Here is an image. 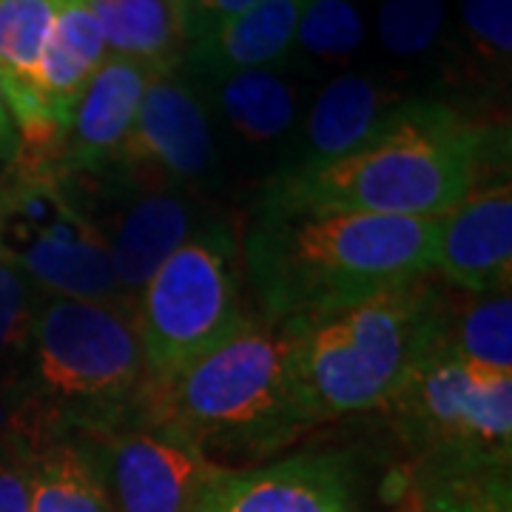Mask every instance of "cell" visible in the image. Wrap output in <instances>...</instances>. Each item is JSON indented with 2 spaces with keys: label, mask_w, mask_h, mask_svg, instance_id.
<instances>
[{
  "label": "cell",
  "mask_w": 512,
  "mask_h": 512,
  "mask_svg": "<svg viewBox=\"0 0 512 512\" xmlns=\"http://www.w3.org/2000/svg\"><path fill=\"white\" fill-rule=\"evenodd\" d=\"M430 481L510 473L512 376L467 365L436 342L384 404Z\"/></svg>",
  "instance_id": "cell-6"
},
{
  "label": "cell",
  "mask_w": 512,
  "mask_h": 512,
  "mask_svg": "<svg viewBox=\"0 0 512 512\" xmlns=\"http://www.w3.org/2000/svg\"><path fill=\"white\" fill-rule=\"evenodd\" d=\"M461 43L470 63L490 74H507L512 55V0H464Z\"/></svg>",
  "instance_id": "cell-25"
},
{
  "label": "cell",
  "mask_w": 512,
  "mask_h": 512,
  "mask_svg": "<svg viewBox=\"0 0 512 512\" xmlns=\"http://www.w3.org/2000/svg\"><path fill=\"white\" fill-rule=\"evenodd\" d=\"M345 456L299 453L254 470H222L200 512H350Z\"/></svg>",
  "instance_id": "cell-12"
},
{
  "label": "cell",
  "mask_w": 512,
  "mask_h": 512,
  "mask_svg": "<svg viewBox=\"0 0 512 512\" xmlns=\"http://www.w3.org/2000/svg\"><path fill=\"white\" fill-rule=\"evenodd\" d=\"M242 319L234 231L225 222L202 225L154 271L134 302L151 382L197 362Z\"/></svg>",
  "instance_id": "cell-8"
},
{
  "label": "cell",
  "mask_w": 512,
  "mask_h": 512,
  "mask_svg": "<svg viewBox=\"0 0 512 512\" xmlns=\"http://www.w3.org/2000/svg\"><path fill=\"white\" fill-rule=\"evenodd\" d=\"M18 154V128L12 123V114L3 97V86H0V163L12 160Z\"/></svg>",
  "instance_id": "cell-31"
},
{
  "label": "cell",
  "mask_w": 512,
  "mask_h": 512,
  "mask_svg": "<svg viewBox=\"0 0 512 512\" xmlns=\"http://www.w3.org/2000/svg\"><path fill=\"white\" fill-rule=\"evenodd\" d=\"M109 57L103 29L86 0H60L55 26L43 52L40 92L57 134L69 126L80 94Z\"/></svg>",
  "instance_id": "cell-18"
},
{
  "label": "cell",
  "mask_w": 512,
  "mask_h": 512,
  "mask_svg": "<svg viewBox=\"0 0 512 512\" xmlns=\"http://www.w3.org/2000/svg\"><path fill=\"white\" fill-rule=\"evenodd\" d=\"M439 345L467 365L512 376L510 291L473 293L458 311L447 299Z\"/></svg>",
  "instance_id": "cell-22"
},
{
  "label": "cell",
  "mask_w": 512,
  "mask_h": 512,
  "mask_svg": "<svg viewBox=\"0 0 512 512\" xmlns=\"http://www.w3.org/2000/svg\"><path fill=\"white\" fill-rule=\"evenodd\" d=\"M433 271L467 293L510 291L512 185L498 157L484 163L467 197L439 217Z\"/></svg>",
  "instance_id": "cell-11"
},
{
  "label": "cell",
  "mask_w": 512,
  "mask_h": 512,
  "mask_svg": "<svg viewBox=\"0 0 512 512\" xmlns=\"http://www.w3.org/2000/svg\"><path fill=\"white\" fill-rule=\"evenodd\" d=\"M40 302L35 285L0 254V382H20Z\"/></svg>",
  "instance_id": "cell-23"
},
{
  "label": "cell",
  "mask_w": 512,
  "mask_h": 512,
  "mask_svg": "<svg viewBox=\"0 0 512 512\" xmlns=\"http://www.w3.org/2000/svg\"><path fill=\"white\" fill-rule=\"evenodd\" d=\"M18 439L0 447V512H32V447Z\"/></svg>",
  "instance_id": "cell-28"
},
{
  "label": "cell",
  "mask_w": 512,
  "mask_h": 512,
  "mask_svg": "<svg viewBox=\"0 0 512 512\" xmlns=\"http://www.w3.org/2000/svg\"><path fill=\"white\" fill-rule=\"evenodd\" d=\"M92 458L111 512H200L225 467L174 427L128 421L74 436Z\"/></svg>",
  "instance_id": "cell-9"
},
{
  "label": "cell",
  "mask_w": 512,
  "mask_h": 512,
  "mask_svg": "<svg viewBox=\"0 0 512 512\" xmlns=\"http://www.w3.org/2000/svg\"><path fill=\"white\" fill-rule=\"evenodd\" d=\"M439 217H382L259 202L245 231V268L259 313L288 322L348 308L433 274Z\"/></svg>",
  "instance_id": "cell-1"
},
{
  "label": "cell",
  "mask_w": 512,
  "mask_h": 512,
  "mask_svg": "<svg viewBox=\"0 0 512 512\" xmlns=\"http://www.w3.org/2000/svg\"><path fill=\"white\" fill-rule=\"evenodd\" d=\"M399 103V94L370 77L339 74L316 97L305 120L299 154L285 168H319L348 157L382 126Z\"/></svg>",
  "instance_id": "cell-17"
},
{
  "label": "cell",
  "mask_w": 512,
  "mask_h": 512,
  "mask_svg": "<svg viewBox=\"0 0 512 512\" xmlns=\"http://www.w3.org/2000/svg\"><path fill=\"white\" fill-rule=\"evenodd\" d=\"M308 0H259L185 49V63L208 80L225 74L274 69L293 52L299 18Z\"/></svg>",
  "instance_id": "cell-16"
},
{
  "label": "cell",
  "mask_w": 512,
  "mask_h": 512,
  "mask_svg": "<svg viewBox=\"0 0 512 512\" xmlns=\"http://www.w3.org/2000/svg\"><path fill=\"white\" fill-rule=\"evenodd\" d=\"M365 37V20L350 0H308L293 49L322 63H345Z\"/></svg>",
  "instance_id": "cell-24"
},
{
  "label": "cell",
  "mask_w": 512,
  "mask_h": 512,
  "mask_svg": "<svg viewBox=\"0 0 512 512\" xmlns=\"http://www.w3.org/2000/svg\"><path fill=\"white\" fill-rule=\"evenodd\" d=\"M444 311L447 296L424 274L339 311L288 319L293 390L305 424L384 407L436 348Z\"/></svg>",
  "instance_id": "cell-3"
},
{
  "label": "cell",
  "mask_w": 512,
  "mask_h": 512,
  "mask_svg": "<svg viewBox=\"0 0 512 512\" xmlns=\"http://www.w3.org/2000/svg\"><path fill=\"white\" fill-rule=\"evenodd\" d=\"M23 163L18 180L0 194V254L18 265L40 296L131 308L92 208H83L80 180L60 174L55 160Z\"/></svg>",
  "instance_id": "cell-7"
},
{
  "label": "cell",
  "mask_w": 512,
  "mask_h": 512,
  "mask_svg": "<svg viewBox=\"0 0 512 512\" xmlns=\"http://www.w3.org/2000/svg\"><path fill=\"white\" fill-rule=\"evenodd\" d=\"M32 512H111L92 458L74 436L32 447Z\"/></svg>",
  "instance_id": "cell-21"
},
{
  "label": "cell",
  "mask_w": 512,
  "mask_h": 512,
  "mask_svg": "<svg viewBox=\"0 0 512 512\" xmlns=\"http://www.w3.org/2000/svg\"><path fill=\"white\" fill-rule=\"evenodd\" d=\"M123 191L114 222L103 231L120 293L134 308L154 271L197 231V208L180 188H148L117 180Z\"/></svg>",
  "instance_id": "cell-14"
},
{
  "label": "cell",
  "mask_w": 512,
  "mask_h": 512,
  "mask_svg": "<svg viewBox=\"0 0 512 512\" xmlns=\"http://www.w3.org/2000/svg\"><path fill=\"white\" fill-rule=\"evenodd\" d=\"M20 384L49 439L140 421L151 373L134 308L40 296Z\"/></svg>",
  "instance_id": "cell-4"
},
{
  "label": "cell",
  "mask_w": 512,
  "mask_h": 512,
  "mask_svg": "<svg viewBox=\"0 0 512 512\" xmlns=\"http://www.w3.org/2000/svg\"><path fill=\"white\" fill-rule=\"evenodd\" d=\"M140 421L165 424L208 447L268 450L308 424L291 373V328L245 313L234 333L171 379L151 382Z\"/></svg>",
  "instance_id": "cell-5"
},
{
  "label": "cell",
  "mask_w": 512,
  "mask_h": 512,
  "mask_svg": "<svg viewBox=\"0 0 512 512\" xmlns=\"http://www.w3.org/2000/svg\"><path fill=\"white\" fill-rule=\"evenodd\" d=\"M217 163L208 111L177 69L151 77L140 111L106 177L148 188L200 183Z\"/></svg>",
  "instance_id": "cell-10"
},
{
  "label": "cell",
  "mask_w": 512,
  "mask_h": 512,
  "mask_svg": "<svg viewBox=\"0 0 512 512\" xmlns=\"http://www.w3.org/2000/svg\"><path fill=\"white\" fill-rule=\"evenodd\" d=\"M498 131L433 100H402L356 151L319 168H282L265 205L333 208L382 217H444L467 197Z\"/></svg>",
  "instance_id": "cell-2"
},
{
  "label": "cell",
  "mask_w": 512,
  "mask_h": 512,
  "mask_svg": "<svg viewBox=\"0 0 512 512\" xmlns=\"http://www.w3.org/2000/svg\"><path fill=\"white\" fill-rule=\"evenodd\" d=\"M114 57L171 72L188 49L183 0H86Z\"/></svg>",
  "instance_id": "cell-19"
},
{
  "label": "cell",
  "mask_w": 512,
  "mask_h": 512,
  "mask_svg": "<svg viewBox=\"0 0 512 512\" xmlns=\"http://www.w3.org/2000/svg\"><path fill=\"white\" fill-rule=\"evenodd\" d=\"M160 72L126 57L109 55L74 106L57 137L55 168L66 177H100L123 146L151 77Z\"/></svg>",
  "instance_id": "cell-13"
},
{
  "label": "cell",
  "mask_w": 512,
  "mask_h": 512,
  "mask_svg": "<svg viewBox=\"0 0 512 512\" xmlns=\"http://www.w3.org/2000/svg\"><path fill=\"white\" fill-rule=\"evenodd\" d=\"M424 512H512L510 478L501 473L433 481Z\"/></svg>",
  "instance_id": "cell-27"
},
{
  "label": "cell",
  "mask_w": 512,
  "mask_h": 512,
  "mask_svg": "<svg viewBox=\"0 0 512 512\" xmlns=\"http://www.w3.org/2000/svg\"><path fill=\"white\" fill-rule=\"evenodd\" d=\"M18 439L46 441L49 436L43 433L35 410L23 393V384L0 382V447Z\"/></svg>",
  "instance_id": "cell-29"
},
{
  "label": "cell",
  "mask_w": 512,
  "mask_h": 512,
  "mask_svg": "<svg viewBox=\"0 0 512 512\" xmlns=\"http://www.w3.org/2000/svg\"><path fill=\"white\" fill-rule=\"evenodd\" d=\"M214 103L231 131L254 146L285 137L296 123V92L274 69L225 74L214 80Z\"/></svg>",
  "instance_id": "cell-20"
},
{
  "label": "cell",
  "mask_w": 512,
  "mask_h": 512,
  "mask_svg": "<svg viewBox=\"0 0 512 512\" xmlns=\"http://www.w3.org/2000/svg\"><path fill=\"white\" fill-rule=\"evenodd\" d=\"M444 0H384L379 9V40L390 55H424L441 32Z\"/></svg>",
  "instance_id": "cell-26"
},
{
  "label": "cell",
  "mask_w": 512,
  "mask_h": 512,
  "mask_svg": "<svg viewBox=\"0 0 512 512\" xmlns=\"http://www.w3.org/2000/svg\"><path fill=\"white\" fill-rule=\"evenodd\" d=\"M60 0H0V86L26 151L57 146L43 92L40 66Z\"/></svg>",
  "instance_id": "cell-15"
},
{
  "label": "cell",
  "mask_w": 512,
  "mask_h": 512,
  "mask_svg": "<svg viewBox=\"0 0 512 512\" xmlns=\"http://www.w3.org/2000/svg\"><path fill=\"white\" fill-rule=\"evenodd\" d=\"M254 3H259V0H183L188 43L197 40V37L208 35L211 29H217L225 20L242 15Z\"/></svg>",
  "instance_id": "cell-30"
}]
</instances>
